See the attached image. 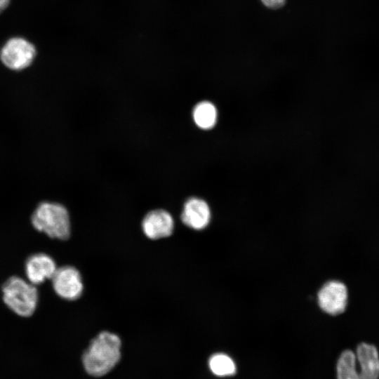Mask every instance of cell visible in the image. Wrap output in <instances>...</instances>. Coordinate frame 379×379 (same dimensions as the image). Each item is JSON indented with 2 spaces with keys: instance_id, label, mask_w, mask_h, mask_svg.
<instances>
[{
  "instance_id": "obj_1",
  "label": "cell",
  "mask_w": 379,
  "mask_h": 379,
  "mask_svg": "<svg viewBox=\"0 0 379 379\" xmlns=\"http://www.w3.org/2000/svg\"><path fill=\"white\" fill-rule=\"evenodd\" d=\"M121 341L111 332L98 333L84 352L82 361L86 371L95 377L109 372L121 358Z\"/></svg>"
},
{
  "instance_id": "obj_2",
  "label": "cell",
  "mask_w": 379,
  "mask_h": 379,
  "mask_svg": "<svg viewBox=\"0 0 379 379\" xmlns=\"http://www.w3.org/2000/svg\"><path fill=\"white\" fill-rule=\"evenodd\" d=\"M33 227L51 238L67 239L70 235V220L66 208L53 202H42L34 211Z\"/></svg>"
},
{
  "instance_id": "obj_3",
  "label": "cell",
  "mask_w": 379,
  "mask_h": 379,
  "mask_svg": "<svg viewBox=\"0 0 379 379\" xmlns=\"http://www.w3.org/2000/svg\"><path fill=\"white\" fill-rule=\"evenodd\" d=\"M2 293L4 303L16 314L27 317L34 312L39 299L35 285L12 277L3 285Z\"/></svg>"
},
{
  "instance_id": "obj_4",
  "label": "cell",
  "mask_w": 379,
  "mask_h": 379,
  "mask_svg": "<svg viewBox=\"0 0 379 379\" xmlns=\"http://www.w3.org/2000/svg\"><path fill=\"white\" fill-rule=\"evenodd\" d=\"M36 50L27 39L15 36L9 39L0 51V60L8 69L20 71L28 67L34 61Z\"/></svg>"
},
{
  "instance_id": "obj_5",
  "label": "cell",
  "mask_w": 379,
  "mask_h": 379,
  "mask_svg": "<svg viewBox=\"0 0 379 379\" xmlns=\"http://www.w3.org/2000/svg\"><path fill=\"white\" fill-rule=\"evenodd\" d=\"M347 299L346 286L336 280L326 282L317 293V302L320 309L330 315H338L344 312Z\"/></svg>"
},
{
  "instance_id": "obj_6",
  "label": "cell",
  "mask_w": 379,
  "mask_h": 379,
  "mask_svg": "<svg viewBox=\"0 0 379 379\" xmlns=\"http://www.w3.org/2000/svg\"><path fill=\"white\" fill-rule=\"evenodd\" d=\"M55 293L67 300L78 299L84 291L81 274L72 266L57 268L51 278Z\"/></svg>"
},
{
  "instance_id": "obj_7",
  "label": "cell",
  "mask_w": 379,
  "mask_h": 379,
  "mask_svg": "<svg viewBox=\"0 0 379 379\" xmlns=\"http://www.w3.org/2000/svg\"><path fill=\"white\" fill-rule=\"evenodd\" d=\"M144 234L152 240L171 236L174 230V220L170 213L164 209L148 212L142 221Z\"/></svg>"
},
{
  "instance_id": "obj_8",
  "label": "cell",
  "mask_w": 379,
  "mask_h": 379,
  "mask_svg": "<svg viewBox=\"0 0 379 379\" xmlns=\"http://www.w3.org/2000/svg\"><path fill=\"white\" fill-rule=\"evenodd\" d=\"M180 218L187 227L194 230H202L208 225L211 213L204 200L192 197L185 201Z\"/></svg>"
},
{
  "instance_id": "obj_9",
  "label": "cell",
  "mask_w": 379,
  "mask_h": 379,
  "mask_svg": "<svg viewBox=\"0 0 379 379\" xmlns=\"http://www.w3.org/2000/svg\"><path fill=\"white\" fill-rule=\"evenodd\" d=\"M57 270L54 260L43 253L33 254L25 262V272L29 282L34 285L51 279Z\"/></svg>"
},
{
  "instance_id": "obj_10",
  "label": "cell",
  "mask_w": 379,
  "mask_h": 379,
  "mask_svg": "<svg viewBox=\"0 0 379 379\" xmlns=\"http://www.w3.org/2000/svg\"><path fill=\"white\" fill-rule=\"evenodd\" d=\"M359 379H379V352L368 343H359L354 352Z\"/></svg>"
},
{
  "instance_id": "obj_11",
  "label": "cell",
  "mask_w": 379,
  "mask_h": 379,
  "mask_svg": "<svg viewBox=\"0 0 379 379\" xmlns=\"http://www.w3.org/2000/svg\"><path fill=\"white\" fill-rule=\"evenodd\" d=\"M193 119L196 125L202 129L213 128L217 119V111L215 106L210 102L202 101L194 108Z\"/></svg>"
},
{
  "instance_id": "obj_12",
  "label": "cell",
  "mask_w": 379,
  "mask_h": 379,
  "mask_svg": "<svg viewBox=\"0 0 379 379\" xmlns=\"http://www.w3.org/2000/svg\"><path fill=\"white\" fill-rule=\"evenodd\" d=\"M336 375L337 379H359L354 351L345 350L340 354L337 361Z\"/></svg>"
},
{
  "instance_id": "obj_13",
  "label": "cell",
  "mask_w": 379,
  "mask_h": 379,
  "mask_svg": "<svg viewBox=\"0 0 379 379\" xmlns=\"http://www.w3.org/2000/svg\"><path fill=\"white\" fill-rule=\"evenodd\" d=\"M211 371L217 376L226 377L234 375L237 367L234 360L227 354L215 353L208 360Z\"/></svg>"
},
{
  "instance_id": "obj_14",
  "label": "cell",
  "mask_w": 379,
  "mask_h": 379,
  "mask_svg": "<svg viewBox=\"0 0 379 379\" xmlns=\"http://www.w3.org/2000/svg\"><path fill=\"white\" fill-rule=\"evenodd\" d=\"M261 1L268 8H277L283 6L286 0H261Z\"/></svg>"
},
{
  "instance_id": "obj_15",
  "label": "cell",
  "mask_w": 379,
  "mask_h": 379,
  "mask_svg": "<svg viewBox=\"0 0 379 379\" xmlns=\"http://www.w3.org/2000/svg\"><path fill=\"white\" fill-rule=\"evenodd\" d=\"M11 0H0V13H1L9 5Z\"/></svg>"
}]
</instances>
